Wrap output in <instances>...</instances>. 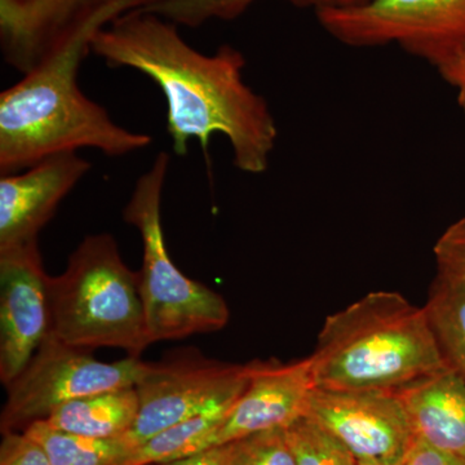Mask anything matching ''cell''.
Segmentation results:
<instances>
[{
	"mask_svg": "<svg viewBox=\"0 0 465 465\" xmlns=\"http://www.w3.org/2000/svg\"><path fill=\"white\" fill-rule=\"evenodd\" d=\"M424 309L446 362L465 378V283L437 275Z\"/></svg>",
	"mask_w": 465,
	"mask_h": 465,
	"instance_id": "e0dca14e",
	"label": "cell"
},
{
	"mask_svg": "<svg viewBox=\"0 0 465 465\" xmlns=\"http://www.w3.org/2000/svg\"><path fill=\"white\" fill-rule=\"evenodd\" d=\"M316 387L397 391L446 369L425 309L374 291L326 318L311 356Z\"/></svg>",
	"mask_w": 465,
	"mask_h": 465,
	"instance_id": "3957f363",
	"label": "cell"
},
{
	"mask_svg": "<svg viewBox=\"0 0 465 465\" xmlns=\"http://www.w3.org/2000/svg\"><path fill=\"white\" fill-rule=\"evenodd\" d=\"M155 465H226L224 454H223L222 446H213V448L202 450L189 457L177 459L170 463Z\"/></svg>",
	"mask_w": 465,
	"mask_h": 465,
	"instance_id": "484cf974",
	"label": "cell"
},
{
	"mask_svg": "<svg viewBox=\"0 0 465 465\" xmlns=\"http://www.w3.org/2000/svg\"><path fill=\"white\" fill-rule=\"evenodd\" d=\"M296 465H357L344 445L309 415L302 416L284 430Z\"/></svg>",
	"mask_w": 465,
	"mask_h": 465,
	"instance_id": "ffe728a7",
	"label": "cell"
},
{
	"mask_svg": "<svg viewBox=\"0 0 465 465\" xmlns=\"http://www.w3.org/2000/svg\"><path fill=\"white\" fill-rule=\"evenodd\" d=\"M170 161L167 152L158 153L152 167L137 179L124 210V222L142 237L140 292L152 344L220 331L231 317L225 299L186 277L168 253L162 225V195Z\"/></svg>",
	"mask_w": 465,
	"mask_h": 465,
	"instance_id": "5b68a950",
	"label": "cell"
},
{
	"mask_svg": "<svg viewBox=\"0 0 465 465\" xmlns=\"http://www.w3.org/2000/svg\"><path fill=\"white\" fill-rule=\"evenodd\" d=\"M433 253L440 277L465 283V216L440 235Z\"/></svg>",
	"mask_w": 465,
	"mask_h": 465,
	"instance_id": "7402d4cb",
	"label": "cell"
},
{
	"mask_svg": "<svg viewBox=\"0 0 465 465\" xmlns=\"http://www.w3.org/2000/svg\"><path fill=\"white\" fill-rule=\"evenodd\" d=\"M177 27L148 9H134L97 32L91 52L113 69L136 70L158 85L174 154H188L189 143L197 140L207 157L211 139L220 134L231 145L234 167L265 173L278 125L264 97L244 81L246 57L229 45L202 54Z\"/></svg>",
	"mask_w": 465,
	"mask_h": 465,
	"instance_id": "6da1fadb",
	"label": "cell"
},
{
	"mask_svg": "<svg viewBox=\"0 0 465 465\" xmlns=\"http://www.w3.org/2000/svg\"><path fill=\"white\" fill-rule=\"evenodd\" d=\"M369 0H336L335 5H341V7H353V5H361Z\"/></svg>",
	"mask_w": 465,
	"mask_h": 465,
	"instance_id": "4316f807",
	"label": "cell"
},
{
	"mask_svg": "<svg viewBox=\"0 0 465 465\" xmlns=\"http://www.w3.org/2000/svg\"><path fill=\"white\" fill-rule=\"evenodd\" d=\"M249 381V365H232L183 348L159 362H146L136 384L139 412L121 437L131 450L173 425L208 410L231 405Z\"/></svg>",
	"mask_w": 465,
	"mask_h": 465,
	"instance_id": "ba28073f",
	"label": "cell"
},
{
	"mask_svg": "<svg viewBox=\"0 0 465 465\" xmlns=\"http://www.w3.org/2000/svg\"><path fill=\"white\" fill-rule=\"evenodd\" d=\"M23 432L45 450L51 465H118L130 452L121 439H88L45 420L34 421Z\"/></svg>",
	"mask_w": 465,
	"mask_h": 465,
	"instance_id": "ac0fdd59",
	"label": "cell"
},
{
	"mask_svg": "<svg viewBox=\"0 0 465 465\" xmlns=\"http://www.w3.org/2000/svg\"><path fill=\"white\" fill-rule=\"evenodd\" d=\"M127 12L94 18L16 84L0 94V174L21 173L43 159L79 149L125 157L148 148L153 137L116 124L108 110L79 87L92 39Z\"/></svg>",
	"mask_w": 465,
	"mask_h": 465,
	"instance_id": "7a4b0ae2",
	"label": "cell"
},
{
	"mask_svg": "<svg viewBox=\"0 0 465 465\" xmlns=\"http://www.w3.org/2000/svg\"><path fill=\"white\" fill-rule=\"evenodd\" d=\"M234 403L215 407L162 430L143 445L131 450L118 465L170 463L213 448L217 430Z\"/></svg>",
	"mask_w": 465,
	"mask_h": 465,
	"instance_id": "2e32d148",
	"label": "cell"
},
{
	"mask_svg": "<svg viewBox=\"0 0 465 465\" xmlns=\"http://www.w3.org/2000/svg\"><path fill=\"white\" fill-rule=\"evenodd\" d=\"M402 465H465V459L433 448L415 437Z\"/></svg>",
	"mask_w": 465,
	"mask_h": 465,
	"instance_id": "cb8c5ba5",
	"label": "cell"
},
{
	"mask_svg": "<svg viewBox=\"0 0 465 465\" xmlns=\"http://www.w3.org/2000/svg\"><path fill=\"white\" fill-rule=\"evenodd\" d=\"M416 439L465 459V378L451 366L396 391Z\"/></svg>",
	"mask_w": 465,
	"mask_h": 465,
	"instance_id": "5bb4252c",
	"label": "cell"
},
{
	"mask_svg": "<svg viewBox=\"0 0 465 465\" xmlns=\"http://www.w3.org/2000/svg\"><path fill=\"white\" fill-rule=\"evenodd\" d=\"M51 335L70 347L118 348L140 358L152 344L140 292L112 234H90L50 278Z\"/></svg>",
	"mask_w": 465,
	"mask_h": 465,
	"instance_id": "277c9868",
	"label": "cell"
},
{
	"mask_svg": "<svg viewBox=\"0 0 465 465\" xmlns=\"http://www.w3.org/2000/svg\"><path fill=\"white\" fill-rule=\"evenodd\" d=\"M307 415L341 440L357 461L402 464L415 440L396 391L316 388Z\"/></svg>",
	"mask_w": 465,
	"mask_h": 465,
	"instance_id": "9c48e42d",
	"label": "cell"
},
{
	"mask_svg": "<svg viewBox=\"0 0 465 465\" xmlns=\"http://www.w3.org/2000/svg\"><path fill=\"white\" fill-rule=\"evenodd\" d=\"M0 465H51L45 450L24 432L3 434Z\"/></svg>",
	"mask_w": 465,
	"mask_h": 465,
	"instance_id": "603a6c76",
	"label": "cell"
},
{
	"mask_svg": "<svg viewBox=\"0 0 465 465\" xmlns=\"http://www.w3.org/2000/svg\"><path fill=\"white\" fill-rule=\"evenodd\" d=\"M220 446L226 465H296L284 430L250 434Z\"/></svg>",
	"mask_w": 465,
	"mask_h": 465,
	"instance_id": "44dd1931",
	"label": "cell"
},
{
	"mask_svg": "<svg viewBox=\"0 0 465 465\" xmlns=\"http://www.w3.org/2000/svg\"><path fill=\"white\" fill-rule=\"evenodd\" d=\"M249 381L220 425L213 446L271 430H286L307 415L309 400L316 390L311 357L281 363L252 361Z\"/></svg>",
	"mask_w": 465,
	"mask_h": 465,
	"instance_id": "4fadbf2b",
	"label": "cell"
},
{
	"mask_svg": "<svg viewBox=\"0 0 465 465\" xmlns=\"http://www.w3.org/2000/svg\"><path fill=\"white\" fill-rule=\"evenodd\" d=\"M155 0H0V48L7 65L32 72L106 12L145 8Z\"/></svg>",
	"mask_w": 465,
	"mask_h": 465,
	"instance_id": "8fae6325",
	"label": "cell"
},
{
	"mask_svg": "<svg viewBox=\"0 0 465 465\" xmlns=\"http://www.w3.org/2000/svg\"><path fill=\"white\" fill-rule=\"evenodd\" d=\"M436 70L440 78L457 92L458 105L465 118V48Z\"/></svg>",
	"mask_w": 465,
	"mask_h": 465,
	"instance_id": "d4e9b609",
	"label": "cell"
},
{
	"mask_svg": "<svg viewBox=\"0 0 465 465\" xmlns=\"http://www.w3.org/2000/svg\"><path fill=\"white\" fill-rule=\"evenodd\" d=\"M357 465H402V464H385V463H374V461H357Z\"/></svg>",
	"mask_w": 465,
	"mask_h": 465,
	"instance_id": "83f0119b",
	"label": "cell"
},
{
	"mask_svg": "<svg viewBox=\"0 0 465 465\" xmlns=\"http://www.w3.org/2000/svg\"><path fill=\"white\" fill-rule=\"evenodd\" d=\"M146 362L130 357L103 362L92 351L70 347L48 336L32 360L9 384L0 414L3 434L23 432L45 420L57 407L103 391L136 387Z\"/></svg>",
	"mask_w": 465,
	"mask_h": 465,
	"instance_id": "52a82bcc",
	"label": "cell"
},
{
	"mask_svg": "<svg viewBox=\"0 0 465 465\" xmlns=\"http://www.w3.org/2000/svg\"><path fill=\"white\" fill-rule=\"evenodd\" d=\"M78 152L51 155L21 173L0 177V252L38 242L61 202L90 173Z\"/></svg>",
	"mask_w": 465,
	"mask_h": 465,
	"instance_id": "7c38bea8",
	"label": "cell"
},
{
	"mask_svg": "<svg viewBox=\"0 0 465 465\" xmlns=\"http://www.w3.org/2000/svg\"><path fill=\"white\" fill-rule=\"evenodd\" d=\"M50 278L38 242L0 252V381L5 387L51 335Z\"/></svg>",
	"mask_w": 465,
	"mask_h": 465,
	"instance_id": "30bf717a",
	"label": "cell"
},
{
	"mask_svg": "<svg viewBox=\"0 0 465 465\" xmlns=\"http://www.w3.org/2000/svg\"><path fill=\"white\" fill-rule=\"evenodd\" d=\"M321 27L348 47L396 45L439 69L465 48V0H369L316 11Z\"/></svg>",
	"mask_w": 465,
	"mask_h": 465,
	"instance_id": "8992f818",
	"label": "cell"
},
{
	"mask_svg": "<svg viewBox=\"0 0 465 465\" xmlns=\"http://www.w3.org/2000/svg\"><path fill=\"white\" fill-rule=\"evenodd\" d=\"M139 412L136 388L92 394L57 407L45 419L52 427L88 439L114 440L133 428Z\"/></svg>",
	"mask_w": 465,
	"mask_h": 465,
	"instance_id": "9a60e30c",
	"label": "cell"
},
{
	"mask_svg": "<svg viewBox=\"0 0 465 465\" xmlns=\"http://www.w3.org/2000/svg\"><path fill=\"white\" fill-rule=\"evenodd\" d=\"M258 0H155L145 9L177 26L200 27L208 21H232ZM298 8L318 9L335 5L336 0H286Z\"/></svg>",
	"mask_w": 465,
	"mask_h": 465,
	"instance_id": "d6986e66",
	"label": "cell"
}]
</instances>
